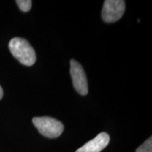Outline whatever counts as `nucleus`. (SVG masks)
Returning a JSON list of instances; mask_svg holds the SVG:
<instances>
[{
  "instance_id": "obj_1",
  "label": "nucleus",
  "mask_w": 152,
  "mask_h": 152,
  "mask_svg": "<svg viewBox=\"0 0 152 152\" xmlns=\"http://www.w3.org/2000/svg\"><path fill=\"white\" fill-rule=\"evenodd\" d=\"M9 48L13 56L23 65L31 66L35 63V50L26 39L21 37L13 38L9 42Z\"/></svg>"
},
{
  "instance_id": "obj_2",
  "label": "nucleus",
  "mask_w": 152,
  "mask_h": 152,
  "mask_svg": "<svg viewBox=\"0 0 152 152\" xmlns=\"http://www.w3.org/2000/svg\"><path fill=\"white\" fill-rule=\"evenodd\" d=\"M33 123L39 133L48 138L58 137L64 130L63 123L52 117H35L33 118Z\"/></svg>"
},
{
  "instance_id": "obj_3",
  "label": "nucleus",
  "mask_w": 152,
  "mask_h": 152,
  "mask_svg": "<svg viewBox=\"0 0 152 152\" xmlns=\"http://www.w3.org/2000/svg\"><path fill=\"white\" fill-rule=\"evenodd\" d=\"M125 9L123 0H106L102 9V18L106 23L116 22L123 16Z\"/></svg>"
},
{
  "instance_id": "obj_4",
  "label": "nucleus",
  "mask_w": 152,
  "mask_h": 152,
  "mask_svg": "<svg viewBox=\"0 0 152 152\" xmlns=\"http://www.w3.org/2000/svg\"><path fill=\"white\" fill-rule=\"evenodd\" d=\"M70 64V73L71 75L74 88L80 94L85 96L88 93V83L84 69L80 63L74 59H71Z\"/></svg>"
},
{
  "instance_id": "obj_5",
  "label": "nucleus",
  "mask_w": 152,
  "mask_h": 152,
  "mask_svg": "<svg viewBox=\"0 0 152 152\" xmlns=\"http://www.w3.org/2000/svg\"><path fill=\"white\" fill-rule=\"evenodd\" d=\"M110 137L106 132H101L96 137L90 140L75 152H100L107 147Z\"/></svg>"
},
{
  "instance_id": "obj_6",
  "label": "nucleus",
  "mask_w": 152,
  "mask_h": 152,
  "mask_svg": "<svg viewBox=\"0 0 152 152\" xmlns=\"http://www.w3.org/2000/svg\"><path fill=\"white\" fill-rule=\"evenodd\" d=\"M136 152H152V137H150L141 146L136 149Z\"/></svg>"
},
{
  "instance_id": "obj_7",
  "label": "nucleus",
  "mask_w": 152,
  "mask_h": 152,
  "mask_svg": "<svg viewBox=\"0 0 152 152\" xmlns=\"http://www.w3.org/2000/svg\"><path fill=\"white\" fill-rule=\"evenodd\" d=\"M19 9L23 12H28L31 9L32 1L30 0H17L16 1Z\"/></svg>"
},
{
  "instance_id": "obj_8",
  "label": "nucleus",
  "mask_w": 152,
  "mask_h": 152,
  "mask_svg": "<svg viewBox=\"0 0 152 152\" xmlns=\"http://www.w3.org/2000/svg\"><path fill=\"white\" fill-rule=\"evenodd\" d=\"M3 95H4V92H3V90L2 88H1V87L0 86V100L3 97Z\"/></svg>"
}]
</instances>
